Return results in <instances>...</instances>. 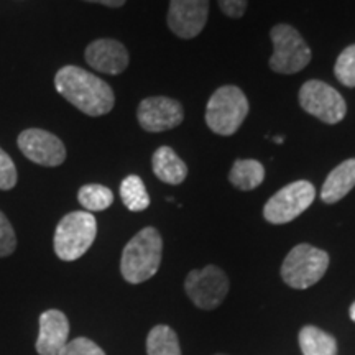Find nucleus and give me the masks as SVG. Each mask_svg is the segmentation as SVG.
Instances as JSON below:
<instances>
[{"label":"nucleus","instance_id":"1","mask_svg":"<svg viewBox=\"0 0 355 355\" xmlns=\"http://www.w3.org/2000/svg\"><path fill=\"white\" fill-rule=\"evenodd\" d=\"M55 87L69 104L91 117H101L114 109L112 87L79 66H64L58 71Z\"/></svg>","mask_w":355,"mask_h":355},{"label":"nucleus","instance_id":"2","mask_svg":"<svg viewBox=\"0 0 355 355\" xmlns=\"http://www.w3.org/2000/svg\"><path fill=\"white\" fill-rule=\"evenodd\" d=\"M163 241L155 227L141 229L122 252L121 272L125 282L139 285L150 279L162 265Z\"/></svg>","mask_w":355,"mask_h":355},{"label":"nucleus","instance_id":"3","mask_svg":"<svg viewBox=\"0 0 355 355\" xmlns=\"http://www.w3.org/2000/svg\"><path fill=\"white\" fill-rule=\"evenodd\" d=\"M97 222L87 211H74L66 214L55 232V252L63 261H74L86 254L96 241Z\"/></svg>","mask_w":355,"mask_h":355},{"label":"nucleus","instance_id":"4","mask_svg":"<svg viewBox=\"0 0 355 355\" xmlns=\"http://www.w3.org/2000/svg\"><path fill=\"white\" fill-rule=\"evenodd\" d=\"M248 114V101L237 86H222L211 96L206 123L217 135H234Z\"/></svg>","mask_w":355,"mask_h":355},{"label":"nucleus","instance_id":"5","mask_svg":"<svg viewBox=\"0 0 355 355\" xmlns=\"http://www.w3.org/2000/svg\"><path fill=\"white\" fill-rule=\"evenodd\" d=\"M329 266L327 252L309 243L293 247L282 265V278L295 290H306L321 279Z\"/></svg>","mask_w":355,"mask_h":355},{"label":"nucleus","instance_id":"6","mask_svg":"<svg viewBox=\"0 0 355 355\" xmlns=\"http://www.w3.org/2000/svg\"><path fill=\"white\" fill-rule=\"evenodd\" d=\"M273 42V55L270 68L279 74H295L304 69L311 61V50L296 28L278 24L270 32Z\"/></svg>","mask_w":355,"mask_h":355},{"label":"nucleus","instance_id":"7","mask_svg":"<svg viewBox=\"0 0 355 355\" xmlns=\"http://www.w3.org/2000/svg\"><path fill=\"white\" fill-rule=\"evenodd\" d=\"M316 198V188L309 181H295L286 184L268 199L263 207V217L270 224H288L303 214Z\"/></svg>","mask_w":355,"mask_h":355},{"label":"nucleus","instance_id":"8","mask_svg":"<svg viewBox=\"0 0 355 355\" xmlns=\"http://www.w3.org/2000/svg\"><path fill=\"white\" fill-rule=\"evenodd\" d=\"M300 105L324 123H339L347 114V104L339 91L329 84L311 79L300 89Z\"/></svg>","mask_w":355,"mask_h":355},{"label":"nucleus","instance_id":"9","mask_svg":"<svg viewBox=\"0 0 355 355\" xmlns=\"http://www.w3.org/2000/svg\"><path fill=\"white\" fill-rule=\"evenodd\" d=\"M184 291L198 308L211 311L222 304L229 293V278L219 266L207 265L186 277Z\"/></svg>","mask_w":355,"mask_h":355},{"label":"nucleus","instance_id":"10","mask_svg":"<svg viewBox=\"0 0 355 355\" xmlns=\"http://www.w3.org/2000/svg\"><path fill=\"white\" fill-rule=\"evenodd\" d=\"M20 152L30 162L40 166H60L66 159V146L63 141L43 128H26L19 135Z\"/></svg>","mask_w":355,"mask_h":355},{"label":"nucleus","instance_id":"11","mask_svg":"<svg viewBox=\"0 0 355 355\" xmlns=\"http://www.w3.org/2000/svg\"><path fill=\"white\" fill-rule=\"evenodd\" d=\"M137 119L144 130L158 133L180 125L184 119V110L180 102L170 97H146L140 102Z\"/></svg>","mask_w":355,"mask_h":355},{"label":"nucleus","instance_id":"12","mask_svg":"<svg viewBox=\"0 0 355 355\" xmlns=\"http://www.w3.org/2000/svg\"><path fill=\"white\" fill-rule=\"evenodd\" d=\"M209 0H171L168 8V26L176 37L191 40L206 26Z\"/></svg>","mask_w":355,"mask_h":355},{"label":"nucleus","instance_id":"13","mask_svg":"<svg viewBox=\"0 0 355 355\" xmlns=\"http://www.w3.org/2000/svg\"><path fill=\"white\" fill-rule=\"evenodd\" d=\"M87 64L92 69L104 74H121L128 66V51L121 42L110 38H101L86 48Z\"/></svg>","mask_w":355,"mask_h":355},{"label":"nucleus","instance_id":"14","mask_svg":"<svg viewBox=\"0 0 355 355\" xmlns=\"http://www.w3.org/2000/svg\"><path fill=\"white\" fill-rule=\"evenodd\" d=\"M69 321L64 313L48 309L40 316V332L37 339V352L40 355H58L69 343Z\"/></svg>","mask_w":355,"mask_h":355},{"label":"nucleus","instance_id":"15","mask_svg":"<svg viewBox=\"0 0 355 355\" xmlns=\"http://www.w3.org/2000/svg\"><path fill=\"white\" fill-rule=\"evenodd\" d=\"M355 186V158L345 159L329 173L321 189V199L326 204H334L347 196Z\"/></svg>","mask_w":355,"mask_h":355},{"label":"nucleus","instance_id":"16","mask_svg":"<svg viewBox=\"0 0 355 355\" xmlns=\"http://www.w3.org/2000/svg\"><path fill=\"white\" fill-rule=\"evenodd\" d=\"M152 168L155 176L166 184H181L188 176V166L170 146H159L153 153Z\"/></svg>","mask_w":355,"mask_h":355},{"label":"nucleus","instance_id":"17","mask_svg":"<svg viewBox=\"0 0 355 355\" xmlns=\"http://www.w3.org/2000/svg\"><path fill=\"white\" fill-rule=\"evenodd\" d=\"M265 168L257 159H237L229 173V181L237 189L252 191L263 183Z\"/></svg>","mask_w":355,"mask_h":355},{"label":"nucleus","instance_id":"18","mask_svg":"<svg viewBox=\"0 0 355 355\" xmlns=\"http://www.w3.org/2000/svg\"><path fill=\"white\" fill-rule=\"evenodd\" d=\"M298 339L303 355H337L334 337L316 326H304Z\"/></svg>","mask_w":355,"mask_h":355},{"label":"nucleus","instance_id":"19","mask_svg":"<svg viewBox=\"0 0 355 355\" xmlns=\"http://www.w3.org/2000/svg\"><path fill=\"white\" fill-rule=\"evenodd\" d=\"M146 354L148 355H181L178 334L165 324H158L146 336Z\"/></svg>","mask_w":355,"mask_h":355},{"label":"nucleus","instance_id":"20","mask_svg":"<svg viewBox=\"0 0 355 355\" xmlns=\"http://www.w3.org/2000/svg\"><path fill=\"white\" fill-rule=\"evenodd\" d=\"M121 198L125 207L132 212L145 211L150 206V196L140 176L130 175L122 181Z\"/></svg>","mask_w":355,"mask_h":355},{"label":"nucleus","instance_id":"21","mask_svg":"<svg viewBox=\"0 0 355 355\" xmlns=\"http://www.w3.org/2000/svg\"><path fill=\"white\" fill-rule=\"evenodd\" d=\"M78 201L87 212L105 211L112 206L114 193L102 184H84L78 193Z\"/></svg>","mask_w":355,"mask_h":355},{"label":"nucleus","instance_id":"22","mask_svg":"<svg viewBox=\"0 0 355 355\" xmlns=\"http://www.w3.org/2000/svg\"><path fill=\"white\" fill-rule=\"evenodd\" d=\"M334 74L340 84L347 87H355V44L345 48L337 58Z\"/></svg>","mask_w":355,"mask_h":355},{"label":"nucleus","instance_id":"23","mask_svg":"<svg viewBox=\"0 0 355 355\" xmlns=\"http://www.w3.org/2000/svg\"><path fill=\"white\" fill-rule=\"evenodd\" d=\"M58 355H105V352L94 340L87 337H78V339L69 340Z\"/></svg>","mask_w":355,"mask_h":355},{"label":"nucleus","instance_id":"24","mask_svg":"<svg viewBox=\"0 0 355 355\" xmlns=\"http://www.w3.org/2000/svg\"><path fill=\"white\" fill-rule=\"evenodd\" d=\"M17 248V235L13 230L10 220L0 211V259L8 257L15 252Z\"/></svg>","mask_w":355,"mask_h":355},{"label":"nucleus","instance_id":"25","mask_svg":"<svg viewBox=\"0 0 355 355\" xmlns=\"http://www.w3.org/2000/svg\"><path fill=\"white\" fill-rule=\"evenodd\" d=\"M17 168L13 165V159L8 153L0 148V189H13L17 184Z\"/></svg>","mask_w":355,"mask_h":355},{"label":"nucleus","instance_id":"26","mask_svg":"<svg viewBox=\"0 0 355 355\" xmlns=\"http://www.w3.org/2000/svg\"><path fill=\"white\" fill-rule=\"evenodd\" d=\"M219 2L220 10L230 19H241L247 10L248 0H217Z\"/></svg>","mask_w":355,"mask_h":355},{"label":"nucleus","instance_id":"27","mask_svg":"<svg viewBox=\"0 0 355 355\" xmlns=\"http://www.w3.org/2000/svg\"><path fill=\"white\" fill-rule=\"evenodd\" d=\"M84 2H91V3H101V6H105V7H122L123 3L127 2V0H84Z\"/></svg>","mask_w":355,"mask_h":355},{"label":"nucleus","instance_id":"28","mask_svg":"<svg viewBox=\"0 0 355 355\" xmlns=\"http://www.w3.org/2000/svg\"><path fill=\"white\" fill-rule=\"evenodd\" d=\"M349 314H350V319H352V321L355 322V301L352 303V306H350V309H349Z\"/></svg>","mask_w":355,"mask_h":355},{"label":"nucleus","instance_id":"29","mask_svg":"<svg viewBox=\"0 0 355 355\" xmlns=\"http://www.w3.org/2000/svg\"><path fill=\"white\" fill-rule=\"evenodd\" d=\"M275 141H277V144H283V139H282V137H277V139H275Z\"/></svg>","mask_w":355,"mask_h":355},{"label":"nucleus","instance_id":"30","mask_svg":"<svg viewBox=\"0 0 355 355\" xmlns=\"http://www.w3.org/2000/svg\"><path fill=\"white\" fill-rule=\"evenodd\" d=\"M217 355H222V354H217Z\"/></svg>","mask_w":355,"mask_h":355}]
</instances>
